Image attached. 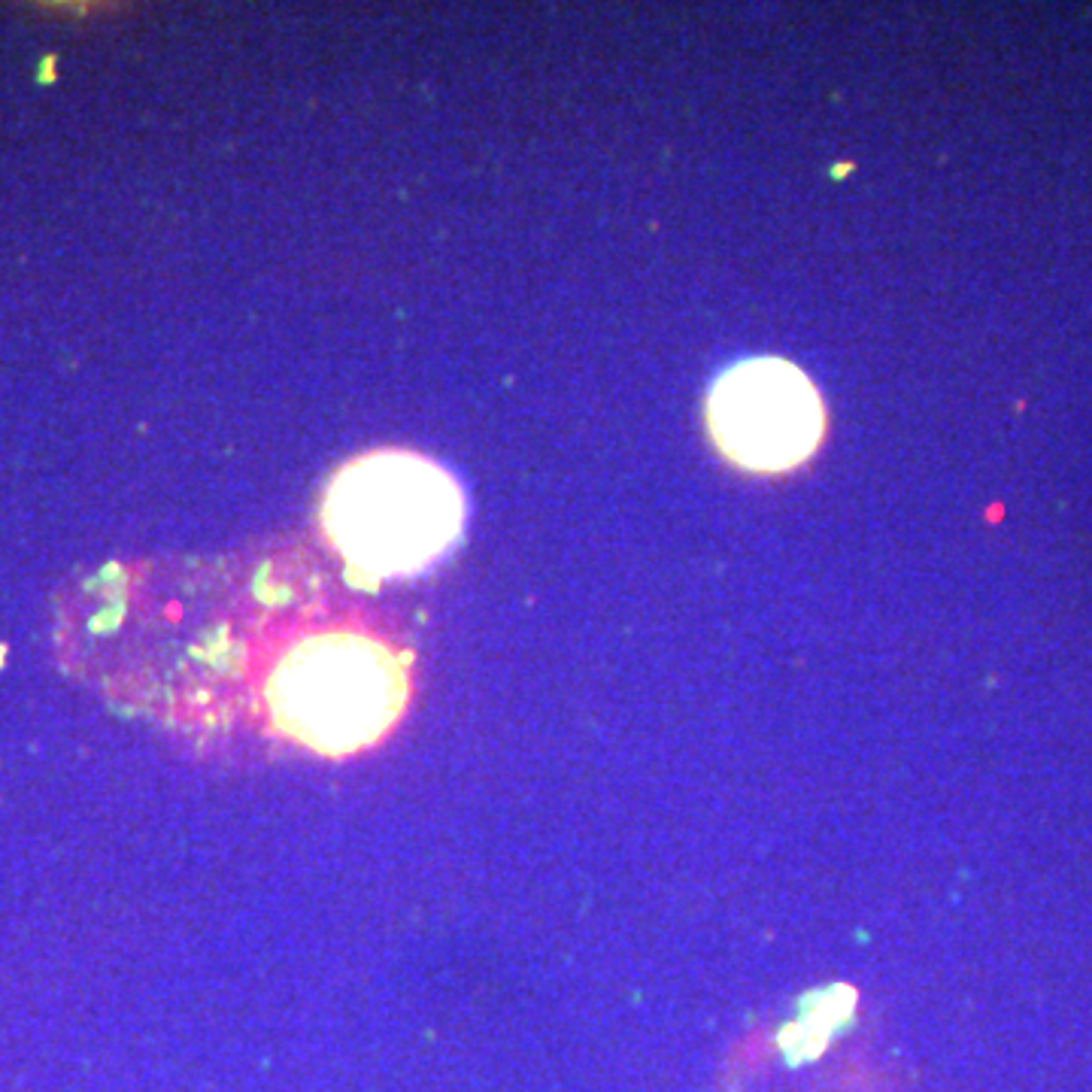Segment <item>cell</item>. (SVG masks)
I'll list each match as a JSON object with an SVG mask.
<instances>
[{
  "label": "cell",
  "instance_id": "cell-2",
  "mask_svg": "<svg viewBox=\"0 0 1092 1092\" xmlns=\"http://www.w3.org/2000/svg\"><path fill=\"white\" fill-rule=\"evenodd\" d=\"M462 492L431 458L377 450L343 465L328 482L322 528L365 577H410L453 547L462 531Z\"/></svg>",
  "mask_w": 1092,
  "mask_h": 1092
},
{
  "label": "cell",
  "instance_id": "cell-1",
  "mask_svg": "<svg viewBox=\"0 0 1092 1092\" xmlns=\"http://www.w3.org/2000/svg\"><path fill=\"white\" fill-rule=\"evenodd\" d=\"M410 698L404 655L361 628H316L283 647L265 677L273 728L319 756L383 740Z\"/></svg>",
  "mask_w": 1092,
  "mask_h": 1092
},
{
  "label": "cell",
  "instance_id": "cell-3",
  "mask_svg": "<svg viewBox=\"0 0 1092 1092\" xmlns=\"http://www.w3.org/2000/svg\"><path fill=\"white\" fill-rule=\"evenodd\" d=\"M708 422L728 458L752 470H786L823 438L817 389L781 358H752L725 370L710 392Z\"/></svg>",
  "mask_w": 1092,
  "mask_h": 1092
}]
</instances>
